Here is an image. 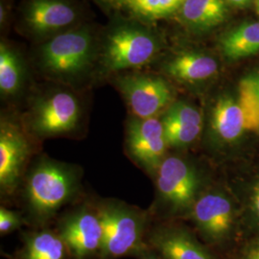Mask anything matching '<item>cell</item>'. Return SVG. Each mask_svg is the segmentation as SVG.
<instances>
[{
    "label": "cell",
    "instance_id": "cell-5",
    "mask_svg": "<svg viewBox=\"0 0 259 259\" xmlns=\"http://www.w3.org/2000/svg\"><path fill=\"white\" fill-rule=\"evenodd\" d=\"M81 106L73 93L57 91L38 99L32 109L29 127L40 139L65 136L79 125Z\"/></svg>",
    "mask_w": 259,
    "mask_h": 259
},
{
    "label": "cell",
    "instance_id": "cell-8",
    "mask_svg": "<svg viewBox=\"0 0 259 259\" xmlns=\"http://www.w3.org/2000/svg\"><path fill=\"white\" fill-rule=\"evenodd\" d=\"M116 85L134 117H157L173 101V90L166 80L154 75L129 74L119 77Z\"/></svg>",
    "mask_w": 259,
    "mask_h": 259
},
{
    "label": "cell",
    "instance_id": "cell-27",
    "mask_svg": "<svg viewBox=\"0 0 259 259\" xmlns=\"http://www.w3.org/2000/svg\"><path fill=\"white\" fill-rule=\"evenodd\" d=\"M251 204L253 211L259 219V179L253 185L251 190Z\"/></svg>",
    "mask_w": 259,
    "mask_h": 259
},
{
    "label": "cell",
    "instance_id": "cell-14",
    "mask_svg": "<svg viewBox=\"0 0 259 259\" xmlns=\"http://www.w3.org/2000/svg\"><path fill=\"white\" fill-rule=\"evenodd\" d=\"M210 132L220 143H232L245 132V120L238 101L230 95L220 96L213 106Z\"/></svg>",
    "mask_w": 259,
    "mask_h": 259
},
{
    "label": "cell",
    "instance_id": "cell-1",
    "mask_svg": "<svg viewBox=\"0 0 259 259\" xmlns=\"http://www.w3.org/2000/svg\"><path fill=\"white\" fill-rule=\"evenodd\" d=\"M81 171L72 164L40 157L28 173L25 201L32 219L45 223L67 204L80 187Z\"/></svg>",
    "mask_w": 259,
    "mask_h": 259
},
{
    "label": "cell",
    "instance_id": "cell-16",
    "mask_svg": "<svg viewBox=\"0 0 259 259\" xmlns=\"http://www.w3.org/2000/svg\"><path fill=\"white\" fill-rule=\"evenodd\" d=\"M223 53L228 59L238 60L259 52V22L241 24L221 39Z\"/></svg>",
    "mask_w": 259,
    "mask_h": 259
},
{
    "label": "cell",
    "instance_id": "cell-13",
    "mask_svg": "<svg viewBox=\"0 0 259 259\" xmlns=\"http://www.w3.org/2000/svg\"><path fill=\"white\" fill-rule=\"evenodd\" d=\"M77 18L74 8L63 0H32L25 12L30 30L39 35L55 33L71 25Z\"/></svg>",
    "mask_w": 259,
    "mask_h": 259
},
{
    "label": "cell",
    "instance_id": "cell-25",
    "mask_svg": "<svg viewBox=\"0 0 259 259\" xmlns=\"http://www.w3.org/2000/svg\"><path fill=\"white\" fill-rule=\"evenodd\" d=\"M243 259H259V238L247 245L243 252Z\"/></svg>",
    "mask_w": 259,
    "mask_h": 259
},
{
    "label": "cell",
    "instance_id": "cell-19",
    "mask_svg": "<svg viewBox=\"0 0 259 259\" xmlns=\"http://www.w3.org/2000/svg\"><path fill=\"white\" fill-rule=\"evenodd\" d=\"M114 7L141 19L166 18L181 9L185 0H109Z\"/></svg>",
    "mask_w": 259,
    "mask_h": 259
},
{
    "label": "cell",
    "instance_id": "cell-9",
    "mask_svg": "<svg viewBox=\"0 0 259 259\" xmlns=\"http://www.w3.org/2000/svg\"><path fill=\"white\" fill-rule=\"evenodd\" d=\"M103 226L97 208L82 207L65 217L59 234L75 259H90L101 250Z\"/></svg>",
    "mask_w": 259,
    "mask_h": 259
},
{
    "label": "cell",
    "instance_id": "cell-22",
    "mask_svg": "<svg viewBox=\"0 0 259 259\" xmlns=\"http://www.w3.org/2000/svg\"><path fill=\"white\" fill-rule=\"evenodd\" d=\"M162 121L169 148H185L200 138L203 126Z\"/></svg>",
    "mask_w": 259,
    "mask_h": 259
},
{
    "label": "cell",
    "instance_id": "cell-2",
    "mask_svg": "<svg viewBox=\"0 0 259 259\" xmlns=\"http://www.w3.org/2000/svg\"><path fill=\"white\" fill-rule=\"evenodd\" d=\"M103 226L101 259H115L139 253L145 245L143 237L147 215L143 210L121 201H103L96 206Z\"/></svg>",
    "mask_w": 259,
    "mask_h": 259
},
{
    "label": "cell",
    "instance_id": "cell-30",
    "mask_svg": "<svg viewBox=\"0 0 259 259\" xmlns=\"http://www.w3.org/2000/svg\"><path fill=\"white\" fill-rule=\"evenodd\" d=\"M255 10H256V13L259 17V0L255 1Z\"/></svg>",
    "mask_w": 259,
    "mask_h": 259
},
{
    "label": "cell",
    "instance_id": "cell-6",
    "mask_svg": "<svg viewBox=\"0 0 259 259\" xmlns=\"http://www.w3.org/2000/svg\"><path fill=\"white\" fill-rule=\"evenodd\" d=\"M156 37L149 31L136 27H120L107 38L103 62L107 70L114 72L146 65L158 51Z\"/></svg>",
    "mask_w": 259,
    "mask_h": 259
},
{
    "label": "cell",
    "instance_id": "cell-12",
    "mask_svg": "<svg viewBox=\"0 0 259 259\" xmlns=\"http://www.w3.org/2000/svg\"><path fill=\"white\" fill-rule=\"evenodd\" d=\"M149 242L162 259H212L189 232L181 228H157L150 234Z\"/></svg>",
    "mask_w": 259,
    "mask_h": 259
},
{
    "label": "cell",
    "instance_id": "cell-15",
    "mask_svg": "<svg viewBox=\"0 0 259 259\" xmlns=\"http://www.w3.org/2000/svg\"><path fill=\"white\" fill-rule=\"evenodd\" d=\"M167 74L180 82L196 83L204 82L218 71V65L210 56L201 53H185L167 63Z\"/></svg>",
    "mask_w": 259,
    "mask_h": 259
},
{
    "label": "cell",
    "instance_id": "cell-21",
    "mask_svg": "<svg viewBox=\"0 0 259 259\" xmlns=\"http://www.w3.org/2000/svg\"><path fill=\"white\" fill-rule=\"evenodd\" d=\"M238 104L244 115L245 132L259 134V103L245 77L238 87Z\"/></svg>",
    "mask_w": 259,
    "mask_h": 259
},
{
    "label": "cell",
    "instance_id": "cell-26",
    "mask_svg": "<svg viewBox=\"0 0 259 259\" xmlns=\"http://www.w3.org/2000/svg\"><path fill=\"white\" fill-rule=\"evenodd\" d=\"M245 78L250 83V87L255 94V97L259 103V67L252 70L249 74L246 75Z\"/></svg>",
    "mask_w": 259,
    "mask_h": 259
},
{
    "label": "cell",
    "instance_id": "cell-17",
    "mask_svg": "<svg viewBox=\"0 0 259 259\" xmlns=\"http://www.w3.org/2000/svg\"><path fill=\"white\" fill-rule=\"evenodd\" d=\"M180 10L187 24L202 29L222 23L227 15L224 0H185Z\"/></svg>",
    "mask_w": 259,
    "mask_h": 259
},
{
    "label": "cell",
    "instance_id": "cell-18",
    "mask_svg": "<svg viewBox=\"0 0 259 259\" xmlns=\"http://www.w3.org/2000/svg\"><path fill=\"white\" fill-rule=\"evenodd\" d=\"M65 243L51 231L35 232L28 236L23 259H66Z\"/></svg>",
    "mask_w": 259,
    "mask_h": 259
},
{
    "label": "cell",
    "instance_id": "cell-28",
    "mask_svg": "<svg viewBox=\"0 0 259 259\" xmlns=\"http://www.w3.org/2000/svg\"><path fill=\"white\" fill-rule=\"evenodd\" d=\"M138 254L140 259H162L155 250L151 249L149 250L146 247H144L142 250H140Z\"/></svg>",
    "mask_w": 259,
    "mask_h": 259
},
{
    "label": "cell",
    "instance_id": "cell-24",
    "mask_svg": "<svg viewBox=\"0 0 259 259\" xmlns=\"http://www.w3.org/2000/svg\"><path fill=\"white\" fill-rule=\"evenodd\" d=\"M22 224L23 221L19 213L9 210L6 207L0 208V232L2 235L18 230Z\"/></svg>",
    "mask_w": 259,
    "mask_h": 259
},
{
    "label": "cell",
    "instance_id": "cell-7",
    "mask_svg": "<svg viewBox=\"0 0 259 259\" xmlns=\"http://www.w3.org/2000/svg\"><path fill=\"white\" fill-rule=\"evenodd\" d=\"M125 147L132 160L154 178L169 148L161 118H131L126 128Z\"/></svg>",
    "mask_w": 259,
    "mask_h": 259
},
{
    "label": "cell",
    "instance_id": "cell-10",
    "mask_svg": "<svg viewBox=\"0 0 259 259\" xmlns=\"http://www.w3.org/2000/svg\"><path fill=\"white\" fill-rule=\"evenodd\" d=\"M31 144L25 132L15 122L3 119L0 124V189L13 194L22 179Z\"/></svg>",
    "mask_w": 259,
    "mask_h": 259
},
{
    "label": "cell",
    "instance_id": "cell-4",
    "mask_svg": "<svg viewBox=\"0 0 259 259\" xmlns=\"http://www.w3.org/2000/svg\"><path fill=\"white\" fill-rule=\"evenodd\" d=\"M93 53V37L88 31H68L45 44L40 50V63L51 74L71 77L85 70Z\"/></svg>",
    "mask_w": 259,
    "mask_h": 259
},
{
    "label": "cell",
    "instance_id": "cell-20",
    "mask_svg": "<svg viewBox=\"0 0 259 259\" xmlns=\"http://www.w3.org/2000/svg\"><path fill=\"white\" fill-rule=\"evenodd\" d=\"M23 80L19 57L4 44L0 47V92L4 96L18 93Z\"/></svg>",
    "mask_w": 259,
    "mask_h": 259
},
{
    "label": "cell",
    "instance_id": "cell-3",
    "mask_svg": "<svg viewBox=\"0 0 259 259\" xmlns=\"http://www.w3.org/2000/svg\"><path fill=\"white\" fill-rule=\"evenodd\" d=\"M157 203L173 214L190 212L199 198L201 179L183 157L167 156L156 175Z\"/></svg>",
    "mask_w": 259,
    "mask_h": 259
},
{
    "label": "cell",
    "instance_id": "cell-11",
    "mask_svg": "<svg viewBox=\"0 0 259 259\" xmlns=\"http://www.w3.org/2000/svg\"><path fill=\"white\" fill-rule=\"evenodd\" d=\"M196 227L210 242L226 238L233 225V207L231 201L220 192L200 195L190 211Z\"/></svg>",
    "mask_w": 259,
    "mask_h": 259
},
{
    "label": "cell",
    "instance_id": "cell-23",
    "mask_svg": "<svg viewBox=\"0 0 259 259\" xmlns=\"http://www.w3.org/2000/svg\"><path fill=\"white\" fill-rule=\"evenodd\" d=\"M161 119L203 126V117L200 111L185 102H176L167 109Z\"/></svg>",
    "mask_w": 259,
    "mask_h": 259
},
{
    "label": "cell",
    "instance_id": "cell-29",
    "mask_svg": "<svg viewBox=\"0 0 259 259\" xmlns=\"http://www.w3.org/2000/svg\"><path fill=\"white\" fill-rule=\"evenodd\" d=\"M228 1L232 5H234V6L243 7V6L248 5L251 0H228Z\"/></svg>",
    "mask_w": 259,
    "mask_h": 259
}]
</instances>
